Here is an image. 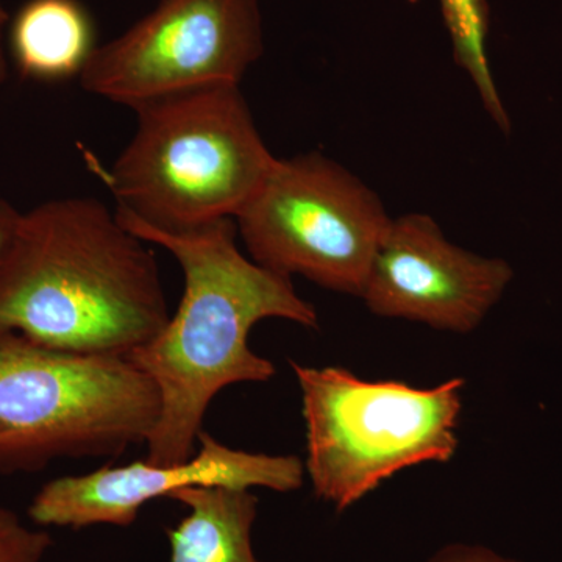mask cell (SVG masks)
Wrapping results in <instances>:
<instances>
[{
    "label": "cell",
    "instance_id": "obj_1",
    "mask_svg": "<svg viewBox=\"0 0 562 562\" xmlns=\"http://www.w3.org/2000/svg\"><path fill=\"white\" fill-rule=\"evenodd\" d=\"M120 221L143 241L168 250L183 271L176 314L127 360L149 376L160 398L157 424L146 439L147 460H190L209 406L222 390L276 375L272 362L250 349L251 328L271 317L316 328V308L295 292L292 279L239 250L233 220L183 232Z\"/></svg>",
    "mask_w": 562,
    "mask_h": 562
},
{
    "label": "cell",
    "instance_id": "obj_2",
    "mask_svg": "<svg viewBox=\"0 0 562 562\" xmlns=\"http://www.w3.org/2000/svg\"><path fill=\"white\" fill-rule=\"evenodd\" d=\"M154 251L105 203L21 211L0 260V327L69 353L127 358L168 324Z\"/></svg>",
    "mask_w": 562,
    "mask_h": 562
},
{
    "label": "cell",
    "instance_id": "obj_3",
    "mask_svg": "<svg viewBox=\"0 0 562 562\" xmlns=\"http://www.w3.org/2000/svg\"><path fill=\"white\" fill-rule=\"evenodd\" d=\"M135 113L131 143L110 169L99 168L124 221L162 232L235 221L279 160L239 85L160 99Z\"/></svg>",
    "mask_w": 562,
    "mask_h": 562
},
{
    "label": "cell",
    "instance_id": "obj_4",
    "mask_svg": "<svg viewBox=\"0 0 562 562\" xmlns=\"http://www.w3.org/2000/svg\"><path fill=\"white\" fill-rule=\"evenodd\" d=\"M160 413L149 376L124 357L69 353L0 327V473L60 458H117Z\"/></svg>",
    "mask_w": 562,
    "mask_h": 562
},
{
    "label": "cell",
    "instance_id": "obj_5",
    "mask_svg": "<svg viewBox=\"0 0 562 562\" xmlns=\"http://www.w3.org/2000/svg\"><path fill=\"white\" fill-rule=\"evenodd\" d=\"M291 368L302 395L305 472L314 494L338 512L403 469L457 453L464 380L420 390L368 382L342 368Z\"/></svg>",
    "mask_w": 562,
    "mask_h": 562
},
{
    "label": "cell",
    "instance_id": "obj_6",
    "mask_svg": "<svg viewBox=\"0 0 562 562\" xmlns=\"http://www.w3.org/2000/svg\"><path fill=\"white\" fill-rule=\"evenodd\" d=\"M235 222L262 268L361 297L392 217L364 181L310 151L277 160Z\"/></svg>",
    "mask_w": 562,
    "mask_h": 562
},
{
    "label": "cell",
    "instance_id": "obj_7",
    "mask_svg": "<svg viewBox=\"0 0 562 562\" xmlns=\"http://www.w3.org/2000/svg\"><path fill=\"white\" fill-rule=\"evenodd\" d=\"M262 50L258 0H160L120 38L98 47L80 85L135 110L184 92L239 85Z\"/></svg>",
    "mask_w": 562,
    "mask_h": 562
},
{
    "label": "cell",
    "instance_id": "obj_8",
    "mask_svg": "<svg viewBox=\"0 0 562 562\" xmlns=\"http://www.w3.org/2000/svg\"><path fill=\"white\" fill-rule=\"evenodd\" d=\"M305 462L294 454H268L232 449L202 431L195 453L181 462L133 461L106 464L98 471L66 475L44 484L29 506L36 527L80 528L136 522L144 505L194 486L236 490L266 487L301 490Z\"/></svg>",
    "mask_w": 562,
    "mask_h": 562
},
{
    "label": "cell",
    "instance_id": "obj_9",
    "mask_svg": "<svg viewBox=\"0 0 562 562\" xmlns=\"http://www.w3.org/2000/svg\"><path fill=\"white\" fill-rule=\"evenodd\" d=\"M512 266L454 246L425 213L392 220L361 297L373 314L471 333L512 283Z\"/></svg>",
    "mask_w": 562,
    "mask_h": 562
},
{
    "label": "cell",
    "instance_id": "obj_10",
    "mask_svg": "<svg viewBox=\"0 0 562 562\" xmlns=\"http://www.w3.org/2000/svg\"><path fill=\"white\" fill-rule=\"evenodd\" d=\"M95 38L80 0H27L11 18L7 55L22 79L63 83L80 80L98 50Z\"/></svg>",
    "mask_w": 562,
    "mask_h": 562
},
{
    "label": "cell",
    "instance_id": "obj_11",
    "mask_svg": "<svg viewBox=\"0 0 562 562\" xmlns=\"http://www.w3.org/2000/svg\"><path fill=\"white\" fill-rule=\"evenodd\" d=\"M171 498L190 513L168 530L169 562H261L251 547L258 497L250 490L194 486Z\"/></svg>",
    "mask_w": 562,
    "mask_h": 562
},
{
    "label": "cell",
    "instance_id": "obj_12",
    "mask_svg": "<svg viewBox=\"0 0 562 562\" xmlns=\"http://www.w3.org/2000/svg\"><path fill=\"white\" fill-rule=\"evenodd\" d=\"M439 3L452 40L454 60L471 77L492 121L509 135L512 121L495 87L487 58L490 3L487 0H439Z\"/></svg>",
    "mask_w": 562,
    "mask_h": 562
},
{
    "label": "cell",
    "instance_id": "obj_13",
    "mask_svg": "<svg viewBox=\"0 0 562 562\" xmlns=\"http://www.w3.org/2000/svg\"><path fill=\"white\" fill-rule=\"evenodd\" d=\"M50 547L49 532L27 527L16 513L0 506V562H43Z\"/></svg>",
    "mask_w": 562,
    "mask_h": 562
},
{
    "label": "cell",
    "instance_id": "obj_14",
    "mask_svg": "<svg viewBox=\"0 0 562 562\" xmlns=\"http://www.w3.org/2000/svg\"><path fill=\"white\" fill-rule=\"evenodd\" d=\"M427 562H520L509 560L502 554L492 552L482 546H468V543H453V546L443 547L432 554Z\"/></svg>",
    "mask_w": 562,
    "mask_h": 562
},
{
    "label": "cell",
    "instance_id": "obj_15",
    "mask_svg": "<svg viewBox=\"0 0 562 562\" xmlns=\"http://www.w3.org/2000/svg\"><path fill=\"white\" fill-rule=\"evenodd\" d=\"M21 211L14 209L5 199L0 198V260L5 254L7 247L13 238L16 231L18 221H20Z\"/></svg>",
    "mask_w": 562,
    "mask_h": 562
},
{
    "label": "cell",
    "instance_id": "obj_16",
    "mask_svg": "<svg viewBox=\"0 0 562 562\" xmlns=\"http://www.w3.org/2000/svg\"><path fill=\"white\" fill-rule=\"evenodd\" d=\"M9 22V13L0 0V85L5 83L7 77H9V55H7L5 44H3V33H5Z\"/></svg>",
    "mask_w": 562,
    "mask_h": 562
}]
</instances>
